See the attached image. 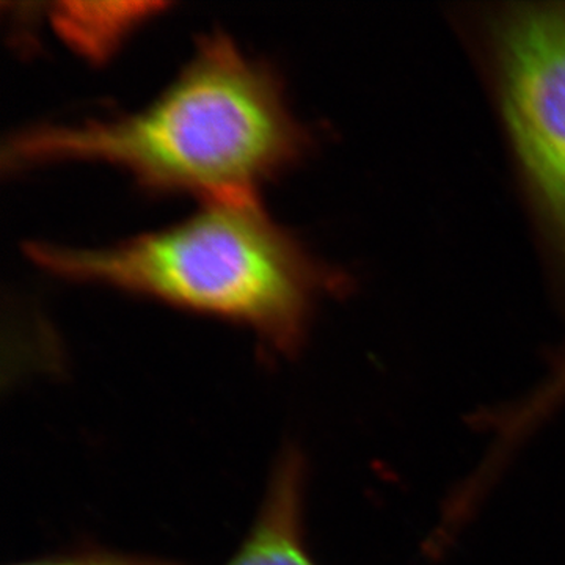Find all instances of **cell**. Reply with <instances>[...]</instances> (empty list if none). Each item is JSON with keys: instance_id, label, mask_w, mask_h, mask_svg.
<instances>
[{"instance_id": "cell-1", "label": "cell", "mask_w": 565, "mask_h": 565, "mask_svg": "<svg viewBox=\"0 0 565 565\" xmlns=\"http://www.w3.org/2000/svg\"><path fill=\"white\" fill-rule=\"evenodd\" d=\"M308 143L274 71L215 32L143 109L24 129L3 148L2 163L13 172L109 163L148 191L196 193L210 202L258 196L264 182L300 161Z\"/></svg>"}, {"instance_id": "cell-2", "label": "cell", "mask_w": 565, "mask_h": 565, "mask_svg": "<svg viewBox=\"0 0 565 565\" xmlns=\"http://www.w3.org/2000/svg\"><path fill=\"white\" fill-rule=\"evenodd\" d=\"M41 269L248 327L278 352L302 343L338 275L277 225L258 196L210 200L177 225L102 248L29 244Z\"/></svg>"}, {"instance_id": "cell-3", "label": "cell", "mask_w": 565, "mask_h": 565, "mask_svg": "<svg viewBox=\"0 0 565 565\" xmlns=\"http://www.w3.org/2000/svg\"><path fill=\"white\" fill-rule=\"evenodd\" d=\"M492 47L505 131L565 258V3H520L498 14Z\"/></svg>"}, {"instance_id": "cell-4", "label": "cell", "mask_w": 565, "mask_h": 565, "mask_svg": "<svg viewBox=\"0 0 565 565\" xmlns=\"http://www.w3.org/2000/svg\"><path fill=\"white\" fill-rule=\"evenodd\" d=\"M303 482L300 457H282L250 535L226 565H315L303 542Z\"/></svg>"}, {"instance_id": "cell-5", "label": "cell", "mask_w": 565, "mask_h": 565, "mask_svg": "<svg viewBox=\"0 0 565 565\" xmlns=\"http://www.w3.org/2000/svg\"><path fill=\"white\" fill-rule=\"evenodd\" d=\"M143 14H137L136 11L134 13H125V11H118V13H111V11H104V13H98V11H90V13L65 11L58 17V24L63 25V32L74 43L81 44L88 52L103 54V52L109 51L120 40L122 33L136 24V21Z\"/></svg>"}, {"instance_id": "cell-6", "label": "cell", "mask_w": 565, "mask_h": 565, "mask_svg": "<svg viewBox=\"0 0 565 565\" xmlns=\"http://www.w3.org/2000/svg\"><path fill=\"white\" fill-rule=\"evenodd\" d=\"M565 399V353L557 360L552 374L531 396L514 408L515 422L526 429L542 422L561 401Z\"/></svg>"}, {"instance_id": "cell-7", "label": "cell", "mask_w": 565, "mask_h": 565, "mask_svg": "<svg viewBox=\"0 0 565 565\" xmlns=\"http://www.w3.org/2000/svg\"><path fill=\"white\" fill-rule=\"evenodd\" d=\"M20 565H177L167 561L151 559V557L114 555V553H84L54 559L36 561Z\"/></svg>"}]
</instances>
